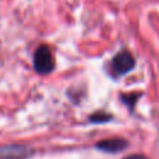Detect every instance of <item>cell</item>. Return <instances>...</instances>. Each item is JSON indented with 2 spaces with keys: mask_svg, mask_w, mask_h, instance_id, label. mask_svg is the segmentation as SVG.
Returning <instances> with one entry per match:
<instances>
[{
  "mask_svg": "<svg viewBox=\"0 0 159 159\" xmlns=\"http://www.w3.org/2000/svg\"><path fill=\"white\" fill-rule=\"evenodd\" d=\"M34 67L36 72L47 75L55 68V58L47 45H40L34 53Z\"/></svg>",
  "mask_w": 159,
  "mask_h": 159,
  "instance_id": "6da1fadb",
  "label": "cell"
},
{
  "mask_svg": "<svg viewBox=\"0 0 159 159\" xmlns=\"http://www.w3.org/2000/svg\"><path fill=\"white\" fill-rule=\"evenodd\" d=\"M135 66V60L133 57V55L127 51V50H123L120 52H118L111 61V72L117 76V77H120V76H124L127 75L128 72H130Z\"/></svg>",
  "mask_w": 159,
  "mask_h": 159,
  "instance_id": "7a4b0ae2",
  "label": "cell"
},
{
  "mask_svg": "<svg viewBox=\"0 0 159 159\" xmlns=\"http://www.w3.org/2000/svg\"><path fill=\"white\" fill-rule=\"evenodd\" d=\"M32 150L24 145H9L0 148V159H26Z\"/></svg>",
  "mask_w": 159,
  "mask_h": 159,
  "instance_id": "3957f363",
  "label": "cell"
},
{
  "mask_svg": "<svg viewBox=\"0 0 159 159\" xmlns=\"http://www.w3.org/2000/svg\"><path fill=\"white\" fill-rule=\"evenodd\" d=\"M127 145H128V143L123 138L104 139V140H102V142H99V143L96 144V147L99 150H103V152H107V153H117V152H120Z\"/></svg>",
  "mask_w": 159,
  "mask_h": 159,
  "instance_id": "277c9868",
  "label": "cell"
},
{
  "mask_svg": "<svg viewBox=\"0 0 159 159\" xmlns=\"http://www.w3.org/2000/svg\"><path fill=\"white\" fill-rule=\"evenodd\" d=\"M92 122H103V120H108L109 119V116L108 114H104V113H96L93 114L91 118H89Z\"/></svg>",
  "mask_w": 159,
  "mask_h": 159,
  "instance_id": "5b68a950",
  "label": "cell"
},
{
  "mask_svg": "<svg viewBox=\"0 0 159 159\" xmlns=\"http://www.w3.org/2000/svg\"><path fill=\"white\" fill-rule=\"evenodd\" d=\"M124 159H148V158L144 155H140V154H132L129 157H125Z\"/></svg>",
  "mask_w": 159,
  "mask_h": 159,
  "instance_id": "8992f818",
  "label": "cell"
}]
</instances>
